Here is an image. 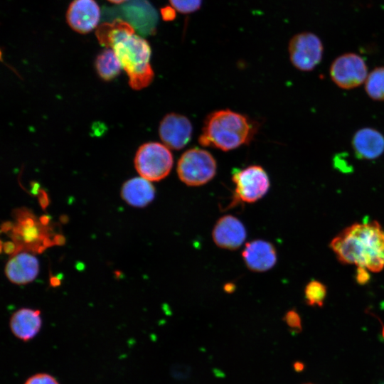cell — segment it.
I'll return each instance as SVG.
<instances>
[{
    "label": "cell",
    "mask_w": 384,
    "mask_h": 384,
    "mask_svg": "<svg viewBox=\"0 0 384 384\" xmlns=\"http://www.w3.org/2000/svg\"><path fill=\"white\" fill-rule=\"evenodd\" d=\"M333 82L343 90H352L365 82L368 66L363 57L355 53H346L336 58L329 68Z\"/></svg>",
    "instance_id": "cell-6"
},
{
    "label": "cell",
    "mask_w": 384,
    "mask_h": 384,
    "mask_svg": "<svg viewBox=\"0 0 384 384\" xmlns=\"http://www.w3.org/2000/svg\"><path fill=\"white\" fill-rule=\"evenodd\" d=\"M351 145L358 159H376L384 153V135L376 129L363 127L354 133Z\"/></svg>",
    "instance_id": "cell-13"
},
{
    "label": "cell",
    "mask_w": 384,
    "mask_h": 384,
    "mask_svg": "<svg viewBox=\"0 0 384 384\" xmlns=\"http://www.w3.org/2000/svg\"><path fill=\"white\" fill-rule=\"evenodd\" d=\"M121 196L130 206L142 208L154 200L155 188L150 181L143 177H135L124 183Z\"/></svg>",
    "instance_id": "cell-16"
},
{
    "label": "cell",
    "mask_w": 384,
    "mask_h": 384,
    "mask_svg": "<svg viewBox=\"0 0 384 384\" xmlns=\"http://www.w3.org/2000/svg\"><path fill=\"white\" fill-rule=\"evenodd\" d=\"M233 288H234V285L233 284H227L225 287H224V289H225V291L227 292H233Z\"/></svg>",
    "instance_id": "cell-28"
},
{
    "label": "cell",
    "mask_w": 384,
    "mask_h": 384,
    "mask_svg": "<svg viewBox=\"0 0 384 384\" xmlns=\"http://www.w3.org/2000/svg\"><path fill=\"white\" fill-rule=\"evenodd\" d=\"M14 233L17 241L28 248H39L45 238L44 230L41 224L31 218H20ZM41 248V247H40Z\"/></svg>",
    "instance_id": "cell-18"
},
{
    "label": "cell",
    "mask_w": 384,
    "mask_h": 384,
    "mask_svg": "<svg viewBox=\"0 0 384 384\" xmlns=\"http://www.w3.org/2000/svg\"><path fill=\"white\" fill-rule=\"evenodd\" d=\"M286 325L291 332L300 333L302 331V319L299 313L294 309L287 311L283 318Z\"/></svg>",
    "instance_id": "cell-23"
},
{
    "label": "cell",
    "mask_w": 384,
    "mask_h": 384,
    "mask_svg": "<svg viewBox=\"0 0 384 384\" xmlns=\"http://www.w3.org/2000/svg\"><path fill=\"white\" fill-rule=\"evenodd\" d=\"M382 384H384V383H382Z\"/></svg>",
    "instance_id": "cell-32"
},
{
    "label": "cell",
    "mask_w": 384,
    "mask_h": 384,
    "mask_svg": "<svg viewBox=\"0 0 384 384\" xmlns=\"http://www.w3.org/2000/svg\"><path fill=\"white\" fill-rule=\"evenodd\" d=\"M192 130L191 123L186 116L169 113L161 119L159 133L165 146L179 150L190 142Z\"/></svg>",
    "instance_id": "cell-9"
},
{
    "label": "cell",
    "mask_w": 384,
    "mask_h": 384,
    "mask_svg": "<svg viewBox=\"0 0 384 384\" xmlns=\"http://www.w3.org/2000/svg\"><path fill=\"white\" fill-rule=\"evenodd\" d=\"M303 384H314V383H303Z\"/></svg>",
    "instance_id": "cell-31"
},
{
    "label": "cell",
    "mask_w": 384,
    "mask_h": 384,
    "mask_svg": "<svg viewBox=\"0 0 384 384\" xmlns=\"http://www.w3.org/2000/svg\"><path fill=\"white\" fill-rule=\"evenodd\" d=\"M95 68L99 76L108 81L119 74L122 66L114 51L107 48L97 56Z\"/></svg>",
    "instance_id": "cell-19"
},
{
    "label": "cell",
    "mask_w": 384,
    "mask_h": 384,
    "mask_svg": "<svg viewBox=\"0 0 384 384\" xmlns=\"http://www.w3.org/2000/svg\"><path fill=\"white\" fill-rule=\"evenodd\" d=\"M112 49L126 71L132 88L141 90L152 82L151 47L144 38L135 33L129 35L118 41Z\"/></svg>",
    "instance_id": "cell-3"
},
{
    "label": "cell",
    "mask_w": 384,
    "mask_h": 384,
    "mask_svg": "<svg viewBox=\"0 0 384 384\" xmlns=\"http://www.w3.org/2000/svg\"><path fill=\"white\" fill-rule=\"evenodd\" d=\"M368 271L363 267H357L355 278L358 284L365 285L369 282L370 275Z\"/></svg>",
    "instance_id": "cell-25"
},
{
    "label": "cell",
    "mask_w": 384,
    "mask_h": 384,
    "mask_svg": "<svg viewBox=\"0 0 384 384\" xmlns=\"http://www.w3.org/2000/svg\"><path fill=\"white\" fill-rule=\"evenodd\" d=\"M365 91L374 101H384V66L373 68L365 81Z\"/></svg>",
    "instance_id": "cell-20"
},
{
    "label": "cell",
    "mask_w": 384,
    "mask_h": 384,
    "mask_svg": "<svg viewBox=\"0 0 384 384\" xmlns=\"http://www.w3.org/2000/svg\"><path fill=\"white\" fill-rule=\"evenodd\" d=\"M381 335H382V338L384 339V325L382 327Z\"/></svg>",
    "instance_id": "cell-30"
},
{
    "label": "cell",
    "mask_w": 384,
    "mask_h": 384,
    "mask_svg": "<svg viewBox=\"0 0 384 384\" xmlns=\"http://www.w3.org/2000/svg\"><path fill=\"white\" fill-rule=\"evenodd\" d=\"M258 127L245 114L225 109L210 113L206 118L198 138L203 146L230 151L248 144Z\"/></svg>",
    "instance_id": "cell-2"
},
{
    "label": "cell",
    "mask_w": 384,
    "mask_h": 384,
    "mask_svg": "<svg viewBox=\"0 0 384 384\" xmlns=\"http://www.w3.org/2000/svg\"><path fill=\"white\" fill-rule=\"evenodd\" d=\"M65 16L68 26L73 31L85 34L97 26L100 8L95 0H73Z\"/></svg>",
    "instance_id": "cell-10"
},
{
    "label": "cell",
    "mask_w": 384,
    "mask_h": 384,
    "mask_svg": "<svg viewBox=\"0 0 384 384\" xmlns=\"http://www.w3.org/2000/svg\"><path fill=\"white\" fill-rule=\"evenodd\" d=\"M289 59L297 70L310 72L321 63L324 46L320 38L311 32L294 35L288 46Z\"/></svg>",
    "instance_id": "cell-7"
},
{
    "label": "cell",
    "mask_w": 384,
    "mask_h": 384,
    "mask_svg": "<svg viewBox=\"0 0 384 384\" xmlns=\"http://www.w3.org/2000/svg\"><path fill=\"white\" fill-rule=\"evenodd\" d=\"M174 164L169 149L159 142H147L137 150L134 158L136 170L141 177L159 181L167 176Z\"/></svg>",
    "instance_id": "cell-4"
},
{
    "label": "cell",
    "mask_w": 384,
    "mask_h": 384,
    "mask_svg": "<svg viewBox=\"0 0 384 384\" xmlns=\"http://www.w3.org/2000/svg\"><path fill=\"white\" fill-rule=\"evenodd\" d=\"M161 17L164 21H173L176 16V9L172 6H165L161 9Z\"/></svg>",
    "instance_id": "cell-26"
},
{
    "label": "cell",
    "mask_w": 384,
    "mask_h": 384,
    "mask_svg": "<svg viewBox=\"0 0 384 384\" xmlns=\"http://www.w3.org/2000/svg\"><path fill=\"white\" fill-rule=\"evenodd\" d=\"M242 256L247 267L256 272L272 269L277 259L274 246L263 240H255L246 243Z\"/></svg>",
    "instance_id": "cell-12"
},
{
    "label": "cell",
    "mask_w": 384,
    "mask_h": 384,
    "mask_svg": "<svg viewBox=\"0 0 384 384\" xmlns=\"http://www.w3.org/2000/svg\"><path fill=\"white\" fill-rule=\"evenodd\" d=\"M5 272L13 283L25 284L33 281L39 272L38 259L31 253H15L6 263Z\"/></svg>",
    "instance_id": "cell-14"
},
{
    "label": "cell",
    "mask_w": 384,
    "mask_h": 384,
    "mask_svg": "<svg viewBox=\"0 0 384 384\" xmlns=\"http://www.w3.org/2000/svg\"><path fill=\"white\" fill-rule=\"evenodd\" d=\"M293 369L297 373L302 372L305 368V365L303 362L297 361L293 363Z\"/></svg>",
    "instance_id": "cell-27"
},
{
    "label": "cell",
    "mask_w": 384,
    "mask_h": 384,
    "mask_svg": "<svg viewBox=\"0 0 384 384\" xmlns=\"http://www.w3.org/2000/svg\"><path fill=\"white\" fill-rule=\"evenodd\" d=\"M107 1L113 4H122L127 0H107Z\"/></svg>",
    "instance_id": "cell-29"
},
{
    "label": "cell",
    "mask_w": 384,
    "mask_h": 384,
    "mask_svg": "<svg viewBox=\"0 0 384 384\" xmlns=\"http://www.w3.org/2000/svg\"><path fill=\"white\" fill-rule=\"evenodd\" d=\"M41 326L42 319L38 309H20L12 314L9 321L12 334L23 342L33 339L39 333Z\"/></svg>",
    "instance_id": "cell-15"
},
{
    "label": "cell",
    "mask_w": 384,
    "mask_h": 384,
    "mask_svg": "<svg viewBox=\"0 0 384 384\" xmlns=\"http://www.w3.org/2000/svg\"><path fill=\"white\" fill-rule=\"evenodd\" d=\"M23 384H60L58 380L48 373H38L29 376Z\"/></svg>",
    "instance_id": "cell-24"
},
{
    "label": "cell",
    "mask_w": 384,
    "mask_h": 384,
    "mask_svg": "<svg viewBox=\"0 0 384 384\" xmlns=\"http://www.w3.org/2000/svg\"><path fill=\"white\" fill-rule=\"evenodd\" d=\"M330 247L342 264L373 272L384 268V230L376 220L346 228L331 240Z\"/></svg>",
    "instance_id": "cell-1"
},
{
    "label": "cell",
    "mask_w": 384,
    "mask_h": 384,
    "mask_svg": "<svg viewBox=\"0 0 384 384\" xmlns=\"http://www.w3.org/2000/svg\"><path fill=\"white\" fill-rule=\"evenodd\" d=\"M134 33L135 31L132 26L122 19L104 22L95 31L99 43L107 48H112L118 41Z\"/></svg>",
    "instance_id": "cell-17"
},
{
    "label": "cell",
    "mask_w": 384,
    "mask_h": 384,
    "mask_svg": "<svg viewBox=\"0 0 384 384\" xmlns=\"http://www.w3.org/2000/svg\"><path fill=\"white\" fill-rule=\"evenodd\" d=\"M171 6L183 14H189L198 10L202 0H169Z\"/></svg>",
    "instance_id": "cell-22"
},
{
    "label": "cell",
    "mask_w": 384,
    "mask_h": 384,
    "mask_svg": "<svg viewBox=\"0 0 384 384\" xmlns=\"http://www.w3.org/2000/svg\"><path fill=\"white\" fill-rule=\"evenodd\" d=\"M232 180L235 185V198L248 203L261 199L267 193L270 186L267 172L258 165L235 169Z\"/></svg>",
    "instance_id": "cell-8"
},
{
    "label": "cell",
    "mask_w": 384,
    "mask_h": 384,
    "mask_svg": "<svg viewBox=\"0 0 384 384\" xmlns=\"http://www.w3.org/2000/svg\"><path fill=\"white\" fill-rule=\"evenodd\" d=\"M216 169V161L212 154L199 148L185 151L177 164L179 179L189 186L207 183L215 176Z\"/></svg>",
    "instance_id": "cell-5"
},
{
    "label": "cell",
    "mask_w": 384,
    "mask_h": 384,
    "mask_svg": "<svg viewBox=\"0 0 384 384\" xmlns=\"http://www.w3.org/2000/svg\"><path fill=\"white\" fill-rule=\"evenodd\" d=\"M327 289L324 284L311 280L304 288V298L308 305L321 307L326 297Z\"/></svg>",
    "instance_id": "cell-21"
},
{
    "label": "cell",
    "mask_w": 384,
    "mask_h": 384,
    "mask_svg": "<svg viewBox=\"0 0 384 384\" xmlns=\"http://www.w3.org/2000/svg\"><path fill=\"white\" fill-rule=\"evenodd\" d=\"M246 229L243 223L235 216L225 215L220 217L212 230V238L220 248L235 250L245 240Z\"/></svg>",
    "instance_id": "cell-11"
}]
</instances>
